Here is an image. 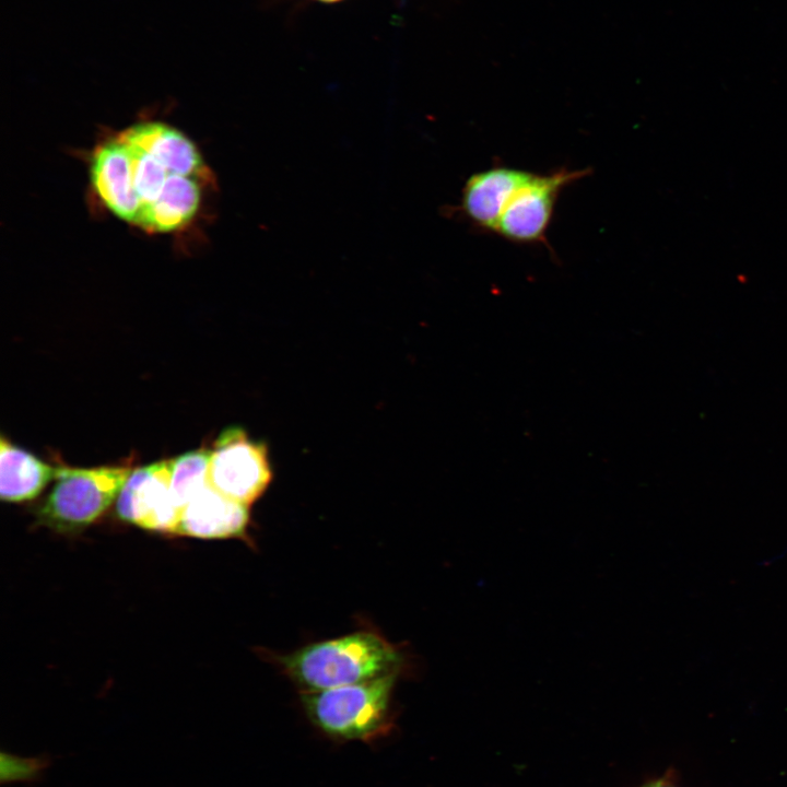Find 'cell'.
Returning <instances> with one entry per match:
<instances>
[{
    "label": "cell",
    "mask_w": 787,
    "mask_h": 787,
    "mask_svg": "<svg viewBox=\"0 0 787 787\" xmlns=\"http://www.w3.org/2000/svg\"><path fill=\"white\" fill-rule=\"evenodd\" d=\"M91 185L116 218L146 233L187 227L214 177L196 144L162 121H140L93 150Z\"/></svg>",
    "instance_id": "6da1fadb"
},
{
    "label": "cell",
    "mask_w": 787,
    "mask_h": 787,
    "mask_svg": "<svg viewBox=\"0 0 787 787\" xmlns=\"http://www.w3.org/2000/svg\"><path fill=\"white\" fill-rule=\"evenodd\" d=\"M273 661L303 692L333 689L400 672L402 654L375 631L315 642Z\"/></svg>",
    "instance_id": "7a4b0ae2"
},
{
    "label": "cell",
    "mask_w": 787,
    "mask_h": 787,
    "mask_svg": "<svg viewBox=\"0 0 787 787\" xmlns=\"http://www.w3.org/2000/svg\"><path fill=\"white\" fill-rule=\"evenodd\" d=\"M399 672L333 689L303 692L308 719L331 738L369 741L392 727L391 698Z\"/></svg>",
    "instance_id": "3957f363"
},
{
    "label": "cell",
    "mask_w": 787,
    "mask_h": 787,
    "mask_svg": "<svg viewBox=\"0 0 787 787\" xmlns=\"http://www.w3.org/2000/svg\"><path fill=\"white\" fill-rule=\"evenodd\" d=\"M128 467L57 468L55 484L36 509V524L60 533L92 525L117 500Z\"/></svg>",
    "instance_id": "277c9868"
},
{
    "label": "cell",
    "mask_w": 787,
    "mask_h": 787,
    "mask_svg": "<svg viewBox=\"0 0 787 787\" xmlns=\"http://www.w3.org/2000/svg\"><path fill=\"white\" fill-rule=\"evenodd\" d=\"M589 173L588 168L565 167L548 174L532 173L508 198L494 233L517 244L544 242L561 191Z\"/></svg>",
    "instance_id": "5b68a950"
},
{
    "label": "cell",
    "mask_w": 787,
    "mask_h": 787,
    "mask_svg": "<svg viewBox=\"0 0 787 787\" xmlns=\"http://www.w3.org/2000/svg\"><path fill=\"white\" fill-rule=\"evenodd\" d=\"M209 483L227 497L249 506L271 481L267 449L240 427H228L211 449Z\"/></svg>",
    "instance_id": "8992f818"
},
{
    "label": "cell",
    "mask_w": 787,
    "mask_h": 787,
    "mask_svg": "<svg viewBox=\"0 0 787 787\" xmlns=\"http://www.w3.org/2000/svg\"><path fill=\"white\" fill-rule=\"evenodd\" d=\"M171 475V460L131 471L116 500L119 519L145 530L174 535L180 510L172 494Z\"/></svg>",
    "instance_id": "52a82bcc"
},
{
    "label": "cell",
    "mask_w": 787,
    "mask_h": 787,
    "mask_svg": "<svg viewBox=\"0 0 787 787\" xmlns=\"http://www.w3.org/2000/svg\"><path fill=\"white\" fill-rule=\"evenodd\" d=\"M248 521L247 505L208 483L181 508L174 535L201 539L242 538Z\"/></svg>",
    "instance_id": "ba28073f"
},
{
    "label": "cell",
    "mask_w": 787,
    "mask_h": 787,
    "mask_svg": "<svg viewBox=\"0 0 787 787\" xmlns=\"http://www.w3.org/2000/svg\"><path fill=\"white\" fill-rule=\"evenodd\" d=\"M531 174L532 172L505 165L473 173L463 185L457 210L473 226L494 233L508 198Z\"/></svg>",
    "instance_id": "9c48e42d"
},
{
    "label": "cell",
    "mask_w": 787,
    "mask_h": 787,
    "mask_svg": "<svg viewBox=\"0 0 787 787\" xmlns=\"http://www.w3.org/2000/svg\"><path fill=\"white\" fill-rule=\"evenodd\" d=\"M51 467L31 453L0 439V496L4 502L20 503L37 497L56 477Z\"/></svg>",
    "instance_id": "30bf717a"
},
{
    "label": "cell",
    "mask_w": 787,
    "mask_h": 787,
    "mask_svg": "<svg viewBox=\"0 0 787 787\" xmlns=\"http://www.w3.org/2000/svg\"><path fill=\"white\" fill-rule=\"evenodd\" d=\"M210 455L211 449L200 448L171 459V490L179 510L209 483Z\"/></svg>",
    "instance_id": "8fae6325"
},
{
    "label": "cell",
    "mask_w": 787,
    "mask_h": 787,
    "mask_svg": "<svg viewBox=\"0 0 787 787\" xmlns=\"http://www.w3.org/2000/svg\"><path fill=\"white\" fill-rule=\"evenodd\" d=\"M50 763V759L46 754L23 757L2 751L0 755L1 784L36 783L43 778Z\"/></svg>",
    "instance_id": "7c38bea8"
},
{
    "label": "cell",
    "mask_w": 787,
    "mask_h": 787,
    "mask_svg": "<svg viewBox=\"0 0 787 787\" xmlns=\"http://www.w3.org/2000/svg\"><path fill=\"white\" fill-rule=\"evenodd\" d=\"M642 787H676L671 779L662 777L657 780H653Z\"/></svg>",
    "instance_id": "4fadbf2b"
},
{
    "label": "cell",
    "mask_w": 787,
    "mask_h": 787,
    "mask_svg": "<svg viewBox=\"0 0 787 787\" xmlns=\"http://www.w3.org/2000/svg\"><path fill=\"white\" fill-rule=\"evenodd\" d=\"M320 1H324V2H334V1H338V0H320Z\"/></svg>",
    "instance_id": "5bb4252c"
}]
</instances>
